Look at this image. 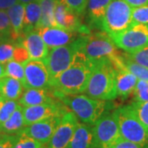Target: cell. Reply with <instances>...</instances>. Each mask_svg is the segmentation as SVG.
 Returning <instances> with one entry per match:
<instances>
[{"mask_svg": "<svg viewBox=\"0 0 148 148\" xmlns=\"http://www.w3.org/2000/svg\"><path fill=\"white\" fill-rule=\"evenodd\" d=\"M94 65V62L78 50L69 68L52 80L51 88L54 92L66 95L84 93Z\"/></svg>", "mask_w": 148, "mask_h": 148, "instance_id": "6da1fadb", "label": "cell"}, {"mask_svg": "<svg viewBox=\"0 0 148 148\" xmlns=\"http://www.w3.org/2000/svg\"><path fill=\"white\" fill-rule=\"evenodd\" d=\"M115 73L116 69L111 59L95 62L84 93L98 100L110 101L116 99Z\"/></svg>", "mask_w": 148, "mask_h": 148, "instance_id": "7a4b0ae2", "label": "cell"}, {"mask_svg": "<svg viewBox=\"0 0 148 148\" xmlns=\"http://www.w3.org/2000/svg\"><path fill=\"white\" fill-rule=\"evenodd\" d=\"M55 97L60 101L82 123L94 125L96 121L109 112L110 105L109 101L94 99L81 94L66 95L53 91Z\"/></svg>", "mask_w": 148, "mask_h": 148, "instance_id": "3957f363", "label": "cell"}, {"mask_svg": "<svg viewBox=\"0 0 148 148\" xmlns=\"http://www.w3.org/2000/svg\"><path fill=\"white\" fill-rule=\"evenodd\" d=\"M113 113L122 138L148 148V127L138 119L131 105L118 107Z\"/></svg>", "mask_w": 148, "mask_h": 148, "instance_id": "277c9868", "label": "cell"}, {"mask_svg": "<svg viewBox=\"0 0 148 148\" xmlns=\"http://www.w3.org/2000/svg\"><path fill=\"white\" fill-rule=\"evenodd\" d=\"M117 48L110 36L101 31L83 35V42L80 50L95 63L103 59L114 60L119 55L118 54Z\"/></svg>", "mask_w": 148, "mask_h": 148, "instance_id": "5b68a950", "label": "cell"}, {"mask_svg": "<svg viewBox=\"0 0 148 148\" xmlns=\"http://www.w3.org/2000/svg\"><path fill=\"white\" fill-rule=\"evenodd\" d=\"M132 8L124 0H112L102 20V32L110 36L123 32L131 26Z\"/></svg>", "mask_w": 148, "mask_h": 148, "instance_id": "8992f818", "label": "cell"}, {"mask_svg": "<svg viewBox=\"0 0 148 148\" xmlns=\"http://www.w3.org/2000/svg\"><path fill=\"white\" fill-rule=\"evenodd\" d=\"M83 35H80L69 45L49 49L47 56L43 61L47 67L51 79H54L71 65L75 54L81 49Z\"/></svg>", "mask_w": 148, "mask_h": 148, "instance_id": "52a82bcc", "label": "cell"}, {"mask_svg": "<svg viewBox=\"0 0 148 148\" xmlns=\"http://www.w3.org/2000/svg\"><path fill=\"white\" fill-rule=\"evenodd\" d=\"M92 130L94 148H111L122 138L118 122L113 112H107L100 118L92 125Z\"/></svg>", "mask_w": 148, "mask_h": 148, "instance_id": "ba28073f", "label": "cell"}, {"mask_svg": "<svg viewBox=\"0 0 148 148\" xmlns=\"http://www.w3.org/2000/svg\"><path fill=\"white\" fill-rule=\"evenodd\" d=\"M117 47L132 53L148 46V23H134L123 32L110 37Z\"/></svg>", "mask_w": 148, "mask_h": 148, "instance_id": "9c48e42d", "label": "cell"}, {"mask_svg": "<svg viewBox=\"0 0 148 148\" xmlns=\"http://www.w3.org/2000/svg\"><path fill=\"white\" fill-rule=\"evenodd\" d=\"M78 123V119L74 113L68 110L63 114L59 124L45 148H69Z\"/></svg>", "mask_w": 148, "mask_h": 148, "instance_id": "30bf717a", "label": "cell"}, {"mask_svg": "<svg viewBox=\"0 0 148 148\" xmlns=\"http://www.w3.org/2000/svg\"><path fill=\"white\" fill-rule=\"evenodd\" d=\"M24 67L25 89H51L52 79L43 60L31 59L24 65Z\"/></svg>", "mask_w": 148, "mask_h": 148, "instance_id": "8fae6325", "label": "cell"}, {"mask_svg": "<svg viewBox=\"0 0 148 148\" xmlns=\"http://www.w3.org/2000/svg\"><path fill=\"white\" fill-rule=\"evenodd\" d=\"M67 110L68 108L63 106L58 100L41 105L23 107L25 125L28 126L56 115H63Z\"/></svg>", "mask_w": 148, "mask_h": 148, "instance_id": "7c38bea8", "label": "cell"}, {"mask_svg": "<svg viewBox=\"0 0 148 148\" xmlns=\"http://www.w3.org/2000/svg\"><path fill=\"white\" fill-rule=\"evenodd\" d=\"M54 16L56 23L60 28L77 32L82 35H88L90 33V29L88 26L82 23L81 16L75 13L73 11L69 9L58 0H56Z\"/></svg>", "mask_w": 148, "mask_h": 148, "instance_id": "4fadbf2b", "label": "cell"}, {"mask_svg": "<svg viewBox=\"0 0 148 148\" xmlns=\"http://www.w3.org/2000/svg\"><path fill=\"white\" fill-rule=\"evenodd\" d=\"M62 116L63 115H56L36 122L26 126L21 132L46 146L59 124Z\"/></svg>", "mask_w": 148, "mask_h": 148, "instance_id": "5bb4252c", "label": "cell"}, {"mask_svg": "<svg viewBox=\"0 0 148 148\" xmlns=\"http://www.w3.org/2000/svg\"><path fill=\"white\" fill-rule=\"evenodd\" d=\"M36 31L40 33L49 49L69 45L82 35L58 27H39Z\"/></svg>", "mask_w": 148, "mask_h": 148, "instance_id": "9a60e30c", "label": "cell"}, {"mask_svg": "<svg viewBox=\"0 0 148 148\" xmlns=\"http://www.w3.org/2000/svg\"><path fill=\"white\" fill-rule=\"evenodd\" d=\"M21 44L27 49L31 59L43 60L49 51L47 45L36 30L27 34L21 39Z\"/></svg>", "mask_w": 148, "mask_h": 148, "instance_id": "2e32d148", "label": "cell"}, {"mask_svg": "<svg viewBox=\"0 0 148 148\" xmlns=\"http://www.w3.org/2000/svg\"><path fill=\"white\" fill-rule=\"evenodd\" d=\"M115 84L117 95L126 99L133 92L138 82V77L123 66L115 68Z\"/></svg>", "mask_w": 148, "mask_h": 148, "instance_id": "e0dca14e", "label": "cell"}, {"mask_svg": "<svg viewBox=\"0 0 148 148\" xmlns=\"http://www.w3.org/2000/svg\"><path fill=\"white\" fill-rule=\"evenodd\" d=\"M58 100L53 94V89L28 88L21 95L18 103L23 107L37 106Z\"/></svg>", "mask_w": 148, "mask_h": 148, "instance_id": "ac0fdd59", "label": "cell"}, {"mask_svg": "<svg viewBox=\"0 0 148 148\" xmlns=\"http://www.w3.org/2000/svg\"><path fill=\"white\" fill-rule=\"evenodd\" d=\"M112 0H88L86 6V14L88 27L97 29L102 32V20L106 9Z\"/></svg>", "mask_w": 148, "mask_h": 148, "instance_id": "d6986e66", "label": "cell"}, {"mask_svg": "<svg viewBox=\"0 0 148 148\" xmlns=\"http://www.w3.org/2000/svg\"><path fill=\"white\" fill-rule=\"evenodd\" d=\"M7 12L12 26L11 40L15 43H21L25 17V4L17 2L8 8Z\"/></svg>", "mask_w": 148, "mask_h": 148, "instance_id": "ffe728a7", "label": "cell"}, {"mask_svg": "<svg viewBox=\"0 0 148 148\" xmlns=\"http://www.w3.org/2000/svg\"><path fill=\"white\" fill-rule=\"evenodd\" d=\"M69 148H94L92 126L79 122Z\"/></svg>", "mask_w": 148, "mask_h": 148, "instance_id": "44dd1931", "label": "cell"}, {"mask_svg": "<svg viewBox=\"0 0 148 148\" xmlns=\"http://www.w3.org/2000/svg\"><path fill=\"white\" fill-rule=\"evenodd\" d=\"M41 19V7L40 0L25 4V17L23 23L22 38L29 32L36 30Z\"/></svg>", "mask_w": 148, "mask_h": 148, "instance_id": "7402d4cb", "label": "cell"}, {"mask_svg": "<svg viewBox=\"0 0 148 148\" xmlns=\"http://www.w3.org/2000/svg\"><path fill=\"white\" fill-rule=\"evenodd\" d=\"M24 89L23 84L15 78L4 76L0 79V96L2 98L18 101Z\"/></svg>", "mask_w": 148, "mask_h": 148, "instance_id": "603a6c76", "label": "cell"}, {"mask_svg": "<svg viewBox=\"0 0 148 148\" xmlns=\"http://www.w3.org/2000/svg\"><path fill=\"white\" fill-rule=\"evenodd\" d=\"M25 127L26 125L23 115V106L20 104L16 107L10 118L7 121L0 124L2 132L8 135H16L20 133Z\"/></svg>", "mask_w": 148, "mask_h": 148, "instance_id": "cb8c5ba5", "label": "cell"}, {"mask_svg": "<svg viewBox=\"0 0 148 148\" xmlns=\"http://www.w3.org/2000/svg\"><path fill=\"white\" fill-rule=\"evenodd\" d=\"M40 3L41 7V19L38 28L45 27H58L54 16L56 0H40Z\"/></svg>", "mask_w": 148, "mask_h": 148, "instance_id": "d4e9b609", "label": "cell"}, {"mask_svg": "<svg viewBox=\"0 0 148 148\" xmlns=\"http://www.w3.org/2000/svg\"><path fill=\"white\" fill-rule=\"evenodd\" d=\"M122 63L123 66L129 72H131L133 75H135L138 80L148 81L147 68L137 64L136 62L132 61V59L127 58L125 54L122 55Z\"/></svg>", "mask_w": 148, "mask_h": 148, "instance_id": "484cf974", "label": "cell"}, {"mask_svg": "<svg viewBox=\"0 0 148 148\" xmlns=\"http://www.w3.org/2000/svg\"><path fill=\"white\" fill-rule=\"evenodd\" d=\"M6 76L20 81L23 86L25 85V67L14 60H11L4 65Z\"/></svg>", "mask_w": 148, "mask_h": 148, "instance_id": "4316f807", "label": "cell"}, {"mask_svg": "<svg viewBox=\"0 0 148 148\" xmlns=\"http://www.w3.org/2000/svg\"><path fill=\"white\" fill-rule=\"evenodd\" d=\"M46 146L21 132L16 135L13 148H45Z\"/></svg>", "mask_w": 148, "mask_h": 148, "instance_id": "83f0119b", "label": "cell"}, {"mask_svg": "<svg viewBox=\"0 0 148 148\" xmlns=\"http://www.w3.org/2000/svg\"><path fill=\"white\" fill-rule=\"evenodd\" d=\"M18 101L8 100L5 98L0 99V124L7 121L18 106Z\"/></svg>", "mask_w": 148, "mask_h": 148, "instance_id": "f1b7e54d", "label": "cell"}, {"mask_svg": "<svg viewBox=\"0 0 148 148\" xmlns=\"http://www.w3.org/2000/svg\"><path fill=\"white\" fill-rule=\"evenodd\" d=\"M17 43L12 40H6L0 44V63L5 65L7 63L12 60L14 49Z\"/></svg>", "mask_w": 148, "mask_h": 148, "instance_id": "f546056e", "label": "cell"}, {"mask_svg": "<svg viewBox=\"0 0 148 148\" xmlns=\"http://www.w3.org/2000/svg\"><path fill=\"white\" fill-rule=\"evenodd\" d=\"M130 105L138 119L146 127H148V101H133Z\"/></svg>", "mask_w": 148, "mask_h": 148, "instance_id": "4dcf8cb0", "label": "cell"}, {"mask_svg": "<svg viewBox=\"0 0 148 148\" xmlns=\"http://www.w3.org/2000/svg\"><path fill=\"white\" fill-rule=\"evenodd\" d=\"M134 101H148V81L138 80L133 90Z\"/></svg>", "mask_w": 148, "mask_h": 148, "instance_id": "1f68e13d", "label": "cell"}, {"mask_svg": "<svg viewBox=\"0 0 148 148\" xmlns=\"http://www.w3.org/2000/svg\"><path fill=\"white\" fill-rule=\"evenodd\" d=\"M79 16L86 12L88 0H58Z\"/></svg>", "mask_w": 148, "mask_h": 148, "instance_id": "d6a6232c", "label": "cell"}, {"mask_svg": "<svg viewBox=\"0 0 148 148\" xmlns=\"http://www.w3.org/2000/svg\"><path fill=\"white\" fill-rule=\"evenodd\" d=\"M125 55L137 64L148 69V46L132 53H126Z\"/></svg>", "mask_w": 148, "mask_h": 148, "instance_id": "836d02e7", "label": "cell"}, {"mask_svg": "<svg viewBox=\"0 0 148 148\" xmlns=\"http://www.w3.org/2000/svg\"><path fill=\"white\" fill-rule=\"evenodd\" d=\"M132 20L134 23H148V5L132 8Z\"/></svg>", "mask_w": 148, "mask_h": 148, "instance_id": "e575fe53", "label": "cell"}, {"mask_svg": "<svg viewBox=\"0 0 148 148\" xmlns=\"http://www.w3.org/2000/svg\"><path fill=\"white\" fill-rule=\"evenodd\" d=\"M12 60L16 61L23 65H25L28 61L31 60V57H30V54L28 53L27 49L21 45V43L16 44L14 52H13Z\"/></svg>", "mask_w": 148, "mask_h": 148, "instance_id": "d590c367", "label": "cell"}, {"mask_svg": "<svg viewBox=\"0 0 148 148\" xmlns=\"http://www.w3.org/2000/svg\"><path fill=\"white\" fill-rule=\"evenodd\" d=\"M0 33L11 40L12 26L8 12L6 10H0Z\"/></svg>", "mask_w": 148, "mask_h": 148, "instance_id": "8d00e7d4", "label": "cell"}, {"mask_svg": "<svg viewBox=\"0 0 148 148\" xmlns=\"http://www.w3.org/2000/svg\"><path fill=\"white\" fill-rule=\"evenodd\" d=\"M16 135H8L3 133L0 137V148H13Z\"/></svg>", "mask_w": 148, "mask_h": 148, "instance_id": "74e56055", "label": "cell"}, {"mask_svg": "<svg viewBox=\"0 0 148 148\" xmlns=\"http://www.w3.org/2000/svg\"><path fill=\"white\" fill-rule=\"evenodd\" d=\"M111 148H147L143 147L141 145L137 144L135 143H132L130 141H127L124 138H119L115 144Z\"/></svg>", "mask_w": 148, "mask_h": 148, "instance_id": "f35d334b", "label": "cell"}, {"mask_svg": "<svg viewBox=\"0 0 148 148\" xmlns=\"http://www.w3.org/2000/svg\"><path fill=\"white\" fill-rule=\"evenodd\" d=\"M17 2L18 0H0V10L7 11Z\"/></svg>", "mask_w": 148, "mask_h": 148, "instance_id": "ab89813d", "label": "cell"}, {"mask_svg": "<svg viewBox=\"0 0 148 148\" xmlns=\"http://www.w3.org/2000/svg\"><path fill=\"white\" fill-rule=\"evenodd\" d=\"M132 8H138L141 6L148 5V0H124Z\"/></svg>", "mask_w": 148, "mask_h": 148, "instance_id": "60d3db41", "label": "cell"}, {"mask_svg": "<svg viewBox=\"0 0 148 148\" xmlns=\"http://www.w3.org/2000/svg\"><path fill=\"white\" fill-rule=\"evenodd\" d=\"M6 76L5 73V66L4 64H2L0 63V79Z\"/></svg>", "mask_w": 148, "mask_h": 148, "instance_id": "b9f144b4", "label": "cell"}, {"mask_svg": "<svg viewBox=\"0 0 148 148\" xmlns=\"http://www.w3.org/2000/svg\"><path fill=\"white\" fill-rule=\"evenodd\" d=\"M6 40H9L8 38H7L5 36H3V34L0 33V44L3 43V41H6Z\"/></svg>", "mask_w": 148, "mask_h": 148, "instance_id": "7bdbcfd3", "label": "cell"}, {"mask_svg": "<svg viewBox=\"0 0 148 148\" xmlns=\"http://www.w3.org/2000/svg\"><path fill=\"white\" fill-rule=\"evenodd\" d=\"M34 1H36V0H18L19 3H21L23 4H27L29 3H32V2H34Z\"/></svg>", "mask_w": 148, "mask_h": 148, "instance_id": "ee69618b", "label": "cell"}, {"mask_svg": "<svg viewBox=\"0 0 148 148\" xmlns=\"http://www.w3.org/2000/svg\"><path fill=\"white\" fill-rule=\"evenodd\" d=\"M3 134V132H2V131H1V128H0V137H1V135Z\"/></svg>", "mask_w": 148, "mask_h": 148, "instance_id": "f6af8a7d", "label": "cell"}, {"mask_svg": "<svg viewBox=\"0 0 148 148\" xmlns=\"http://www.w3.org/2000/svg\"><path fill=\"white\" fill-rule=\"evenodd\" d=\"M0 99H1V96H0Z\"/></svg>", "mask_w": 148, "mask_h": 148, "instance_id": "bcb514c9", "label": "cell"}]
</instances>
